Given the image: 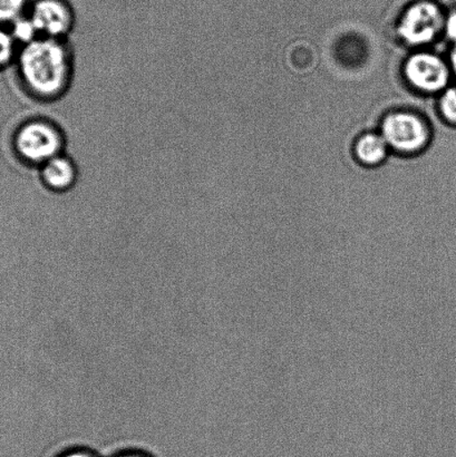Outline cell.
<instances>
[{"label": "cell", "mask_w": 456, "mask_h": 457, "mask_svg": "<svg viewBox=\"0 0 456 457\" xmlns=\"http://www.w3.org/2000/svg\"><path fill=\"white\" fill-rule=\"evenodd\" d=\"M386 154V141L375 134H366L360 138L356 145L357 158L365 164L373 165L382 162Z\"/></svg>", "instance_id": "obj_8"}, {"label": "cell", "mask_w": 456, "mask_h": 457, "mask_svg": "<svg viewBox=\"0 0 456 457\" xmlns=\"http://www.w3.org/2000/svg\"><path fill=\"white\" fill-rule=\"evenodd\" d=\"M113 457H153L149 453H145L143 451L137 450H128L120 452V453L115 454Z\"/></svg>", "instance_id": "obj_14"}, {"label": "cell", "mask_w": 456, "mask_h": 457, "mask_svg": "<svg viewBox=\"0 0 456 457\" xmlns=\"http://www.w3.org/2000/svg\"><path fill=\"white\" fill-rule=\"evenodd\" d=\"M29 0H0V22L15 21L22 17Z\"/></svg>", "instance_id": "obj_10"}, {"label": "cell", "mask_w": 456, "mask_h": 457, "mask_svg": "<svg viewBox=\"0 0 456 457\" xmlns=\"http://www.w3.org/2000/svg\"><path fill=\"white\" fill-rule=\"evenodd\" d=\"M12 35L16 42L25 45L34 42L39 37L38 31L36 29L33 21L29 17H21L13 21Z\"/></svg>", "instance_id": "obj_9"}, {"label": "cell", "mask_w": 456, "mask_h": 457, "mask_svg": "<svg viewBox=\"0 0 456 457\" xmlns=\"http://www.w3.org/2000/svg\"><path fill=\"white\" fill-rule=\"evenodd\" d=\"M405 75L413 87L426 92H439L449 83L450 71L441 58L431 54H419L405 65Z\"/></svg>", "instance_id": "obj_6"}, {"label": "cell", "mask_w": 456, "mask_h": 457, "mask_svg": "<svg viewBox=\"0 0 456 457\" xmlns=\"http://www.w3.org/2000/svg\"><path fill=\"white\" fill-rule=\"evenodd\" d=\"M29 18L39 37L64 39L74 26V12L65 0H36Z\"/></svg>", "instance_id": "obj_5"}, {"label": "cell", "mask_w": 456, "mask_h": 457, "mask_svg": "<svg viewBox=\"0 0 456 457\" xmlns=\"http://www.w3.org/2000/svg\"><path fill=\"white\" fill-rule=\"evenodd\" d=\"M64 137L55 124L46 120H33L18 129L15 137L17 154L31 164L43 165L64 149Z\"/></svg>", "instance_id": "obj_2"}, {"label": "cell", "mask_w": 456, "mask_h": 457, "mask_svg": "<svg viewBox=\"0 0 456 457\" xmlns=\"http://www.w3.org/2000/svg\"><path fill=\"white\" fill-rule=\"evenodd\" d=\"M383 137L395 150L413 154L426 146L430 132L427 124L419 116L394 113L384 120Z\"/></svg>", "instance_id": "obj_4"}, {"label": "cell", "mask_w": 456, "mask_h": 457, "mask_svg": "<svg viewBox=\"0 0 456 457\" xmlns=\"http://www.w3.org/2000/svg\"><path fill=\"white\" fill-rule=\"evenodd\" d=\"M73 62L62 39L38 37L25 45L20 71L27 89L42 100H55L70 87Z\"/></svg>", "instance_id": "obj_1"}, {"label": "cell", "mask_w": 456, "mask_h": 457, "mask_svg": "<svg viewBox=\"0 0 456 457\" xmlns=\"http://www.w3.org/2000/svg\"><path fill=\"white\" fill-rule=\"evenodd\" d=\"M15 42L12 35L0 29V66L6 65L15 54Z\"/></svg>", "instance_id": "obj_12"}, {"label": "cell", "mask_w": 456, "mask_h": 457, "mask_svg": "<svg viewBox=\"0 0 456 457\" xmlns=\"http://www.w3.org/2000/svg\"><path fill=\"white\" fill-rule=\"evenodd\" d=\"M440 107L444 118L456 125V87L446 89L441 98Z\"/></svg>", "instance_id": "obj_11"}, {"label": "cell", "mask_w": 456, "mask_h": 457, "mask_svg": "<svg viewBox=\"0 0 456 457\" xmlns=\"http://www.w3.org/2000/svg\"><path fill=\"white\" fill-rule=\"evenodd\" d=\"M40 178L45 186L53 191L62 192L70 189L78 180V169L73 161L58 154L40 165Z\"/></svg>", "instance_id": "obj_7"}, {"label": "cell", "mask_w": 456, "mask_h": 457, "mask_svg": "<svg viewBox=\"0 0 456 457\" xmlns=\"http://www.w3.org/2000/svg\"><path fill=\"white\" fill-rule=\"evenodd\" d=\"M445 29L451 39L456 42V11L450 12L448 17H445Z\"/></svg>", "instance_id": "obj_13"}, {"label": "cell", "mask_w": 456, "mask_h": 457, "mask_svg": "<svg viewBox=\"0 0 456 457\" xmlns=\"http://www.w3.org/2000/svg\"><path fill=\"white\" fill-rule=\"evenodd\" d=\"M445 26L440 6L432 2L413 4L401 18L399 31L406 42L422 45L432 42Z\"/></svg>", "instance_id": "obj_3"}, {"label": "cell", "mask_w": 456, "mask_h": 457, "mask_svg": "<svg viewBox=\"0 0 456 457\" xmlns=\"http://www.w3.org/2000/svg\"><path fill=\"white\" fill-rule=\"evenodd\" d=\"M451 62H452V69L456 76V47L454 48L452 55H451Z\"/></svg>", "instance_id": "obj_15"}]
</instances>
